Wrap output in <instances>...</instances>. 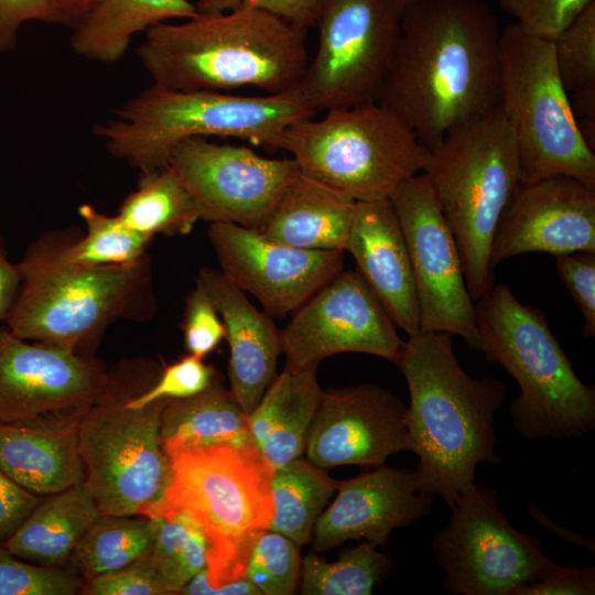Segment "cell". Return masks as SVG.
<instances>
[{
	"label": "cell",
	"instance_id": "obj_28",
	"mask_svg": "<svg viewBox=\"0 0 595 595\" xmlns=\"http://www.w3.org/2000/svg\"><path fill=\"white\" fill-rule=\"evenodd\" d=\"M197 14L190 0H95L71 28L69 45L85 60L117 63L136 34L171 19Z\"/></svg>",
	"mask_w": 595,
	"mask_h": 595
},
{
	"label": "cell",
	"instance_id": "obj_4",
	"mask_svg": "<svg viewBox=\"0 0 595 595\" xmlns=\"http://www.w3.org/2000/svg\"><path fill=\"white\" fill-rule=\"evenodd\" d=\"M172 475L151 517L186 513L207 541V564L177 594L238 595L251 545L273 516L272 470L255 446L220 445L167 455ZM149 517V518H151Z\"/></svg>",
	"mask_w": 595,
	"mask_h": 595
},
{
	"label": "cell",
	"instance_id": "obj_21",
	"mask_svg": "<svg viewBox=\"0 0 595 595\" xmlns=\"http://www.w3.org/2000/svg\"><path fill=\"white\" fill-rule=\"evenodd\" d=\"M433 497L420 494L414 470L386 465L338 482L333 500L318 517L312 536L315 551L349 540L388 545L390 533L428 515Z\"/></svg>",
	"mask_w": 595,
	"mask_h": 595
},
{
	"label": "cell",
	"instance_id": "obj_5",
	"mask_svg": "<svg viewBox=\"0 0 595 595\" xmlns=\"http://www.w3.org/2000/svg\"><path fill=\"white\" fill-rule=\"evenodd\" d=\"M314 115L298 89L239 96L151 84L93 131L110 154L143 173L169 165L174 149L192 138H237L280 149L286 128Z\"/></svg>",
	"mask_w": 595,
	"mask_h": 595
},
{
	"label": "cell",
	"instance_id": "obj_40",
	"mask_svg": "<svg viewBox=\"0 0 595 595\" xmlns=\"http://www.w3.org/2000/svg\"><path fill=\"white\" fill-rule=\"evenodd\" d=\"M594 0H498L529 34L553 42Z\"/></svg>",
	"mask_w": 595,
	"mask_h": 595
},
{
	"label": "cell",
	"instance_id": "obj_42",
	"mask_svg": "<svg viewBox=\"0 0 595 595\" xmlns=\"http://www.w3.org/2000/svg\"><path fill=\"white\" fill-rule=\"evenodd\" d=\"M80 593L86 595L170 594L150 555L83 582Z\"/></svg>",
	"mask_w": 595,
	"mask_h": 595
},
{
	"label": "cell",
	"instance_id": "obj_3",
	"mask_svg": "<svg viewBox=\"0 0 595 595\" xmlns=\"http://www.w3.org/2000/svg\"><path fill=\"white\" fill-rule=\"evenodd\" d=\"M306 31L242 4L159 23L144 32L138 56L159 87L227 91L251 86L286 94L298 89L309 64Z\"/></svg>",
	"mask_w": 595,
	"mask_h": 595
},
{
	"label": "cell",
	"instance_id": "obj_34",
	"mask_svg": "<svg viewBox=\"0 0 595 595\" xmlns=\"http://www.w3.org/2000/svg\"><path fill=\"white\" fill-rule=\"evenodd\" d=\"M78 214L85 223L86 234L73 244L54 246L60 260L86 267H107L130 264L147 257L152 237L128 227L118 215H106L89 204L80 205Z\"/></svg>",
	"mask_w": 595,
	"mask_h": 595
},
{
	"label": "cell",
	"instance_id": "obj_39",
	"mask_svg": "<svg viewBox=\"0 0 595 595\" xmlns=\"http://www.w3.org/2000/svg\"><path fill=\"white\" fill-rule=\"evenodd\" d=\"M216 376L202 358L187 355L165 367L152 385L132 394L127 404L141 409L159 400L188 398L206 390Z\"/></svg>",
	"mask_w": 595,
	"mask_h": 595
},
{
	"label": "cell",
	"instance_id": "obj_24",
	"mask_svg": "<svg viewBox=\"0 0 595 595\" xmlns=\"http://www.w3.org/2000/svg\"><path fill=\"white\" fill-rule=\"evenodd\" d=\"M316 370H283L248 415L252 444L271 470L304 454L323 393Z\"/></svg>",
	"mask_w": 595,
	"mask_h": 595
},
{
	"label": "cell",
	"instance_id": "obj_13",
	"mask_svg": "<svg viewBox=\"0 0 595 595\" xmlns=\"http://www.w3.org/2000/svg\"><path fill=\"white\" fill-rule=\"evenodd\" d=\"M450 509L447 524L431 542L447 593L517 595L556 564L543 553L538 537L507 520L493 488L474 482Z\"/></svg>",
	"mask_w": 595,
	"mask_h": 595
},
{
	"label": "cell",
	"instance_id": "obj_46",
	"mask_svg": "<svg viewBox=\"0 0 595 595\" xmlns=\"http://www.w3.org/2000/svg\"><path fill=\"white\" fill-rule=\"evenodd\" d=\"M41 499L0 469V543L15 532Z\"/></svg>",
	"mask_w": 595,
	"mask_h": 595
},
{
	"label": "cell",
	"instance_id": "obj_37",
	"mask_svg": "<svg viewBox=\"0 0 595 595\" xmlns=\"http://www.w3.org/2000/svg\"><path fill=\"white\" fill-rule=\"evenodd\" d=\"M553 48L567 94L595 87V0L553 41Z\"/></svg>",
	"mask_w": 595,
	"mask_h": 595
},
{
	"label": "cell",
	"instance_id": "obj_6",
	"mask_svg": "<svg viewBox=\"0 0 595 595\" xmlns=\"http://www.w3.org/2000/svg\"><path fill=\"white\" fill-rule=\"evenodd\" d=\"M479 351L502 366L520 392L510 402L515 430L527 440H572L595 429V388L575 374L544 313L505 283L475 302Z\"/></svg>",
	"mask_w": 595,
	"mask_h": 595
},
{
	"label": "cell",
	"instance_id": "obj_45",
	"mask_svg": "<svg viewBox=\"0 0 595 595\" xmlns=\"http://www.w3.org/2000/svg\"><path fill=\"white\" fill-rule=\"evenodd\" d=\"M29 22L54 23L48 0H0V54L15 48L19 31Z\"/></svg>",
	"mask_w": 595,
	"mask_h": 595
},
{
	"label": "cell",
	"instance_id": "obj_18",
	"mask_svg": "<svg viewBox=\"0 0 595 595\" xmlns=\"http://www.w3.org/2000/svg\"><path fill=\"white\" fill-rule=\"evenodd\" d=\"M208 238L221 272L271 317L293 313L344 269V251L292 247L232 223H210Z\"/></svg>",
	"mask_w": 595,
	"mask_h": 595
},
{
	"label": "cell",
	"instance_id": "obj_47",
	"mask_svg": "<svg viewBox=\"0 0 595 595\" xmlns=\"http://www.w3.org/2000/svg\"><path fill=\"white\" fill-rule=\"evenodd\" d=\"M327 0H242L246 7L272 13L286 22L307 30L316 26Z\"/></svg>",
	"mask_w": 595,
	"mask_h": 595
},
{
	"label": "cell",
	"instance_id": "obj_12",
	"mask_svg": "<svg viewBox=\"0 0 595 595\" xmlns=\"http://www.w3.org/2000/svg\"><path fill=\"white\" fill-rule=\"evenodd\" d=\"M412 0H327L298 91L314 113L377 102Z\"/></svg>",
	"mask_w": 595,
	"mask_h": 595
},
{
	"label": "cell",
	"instance_id": "obj_14",
	"mask_svg": "<svg viewBox=\"0 0 595 595\" xmlns=\"http://www.w3.org/2000/svg\"><path fill=\"white\" fill-rule=\"evenodd\" d=\"M111 380L91 357L0 325V423L76 426Z\"/></svg>",
	"mask_w": 595,
	"mask_h": 595
},
{
	"label": "cell",
	"instance_id": "obj_33",
	"mask_svg": "<svg viewBox=\"0 0 595 595\" xmlns=\"http://www.w3.org/2000/svg\"><path fill=\"white\" fill-rule=\"evenodd\" d=\"M391 567V556L369 541L343 550L333 562L309 553L302 558L300 591L304 595H369Z\"/></svg>",
	"mask_w": 595,
	"mask_h": 595
},
{
	"label": "cell",
	"instance_id": "obj_27",
	"mask_svg": "<svg viewBox=\"0 0 595 595\" xmlns=\"http://www.w3.org/2000/svg\"><path fill=\"white\" fill-rule=\"evenodd\" d=\"M102 516L86 486L79 483L42 497L3 544L24 561L65 567L79 540Z\"/></svg>",
	"mask_w": 595,
	"mask_h": 595
},
{
	"label": "cell",
	"instance_id": "obj_11",
	"mask_svg": "<svg viewBox=\"0 0 595 595\" xmlns=\"http://www.w3.org/2000/svg\"><path fill=\"white\" fill-rule=\"evenodd\" d=\"M132 394L112 379L76 429L83 484L105 516L151 517L172 475L160 435L167 400L134 409Z\"/></svg>",
	"mask_w": 595,
	"mask_h": 595
},
{
	"label": "cell",
	"instance_id": "obj_38",
	"mask_svg": "<svg viewBox=\"0 0 595 595\" xmlns=\"http://www.w3.org/2000/svg\"><path fill=\"white\" fill-rule=\"evenodd\" d=\"M82 586L68 569L24 561L0 543V595H73Z\"/></svg>",
	"mask_w": 595,
	"mask_h": 595
},
{
	"label": "cell",
	"instance_id": "obj_29",
	"mask_svg": "<svg viewBox=\"0 0 595 595\" xmlns=\"http://www.w3.org/2000/svg\"><path fill=\"white\" fill-rule=\"evenodd\" d=\"M160 435L167 455L220 445L253 446L248 415L218 376L195 396L166 401Z\"/></svg>",
	"mask_w": 595,
	"mask_h": 595
},
{
	"label": "cell",
	"instance_id": "obj_15",
	"mask_svg": "<svg viewBox=\"0 0 595 595\" xmlns=\"http://www.w3.org/2000/svg\"><path fill=\"white\" fill-rule=\"evenodd\" d=\"M389 199L410 256L420 331L457 335L479 350L475 301L456 241L426 176L420 173L404 181Z\"/></svg>",
	"mask_w": 595,
	"mask_h": 595
},
{
	"label": "cell",
	"instance_id": "obj_8",
	"mask_svg": "<svg viewBox=\"0 0 595 595\" xmlns=\"http://www.w3.org/2000/svg\"><path fill=\"white\" fill-rule=\"evenodd\" d=\"M20 286L4 325L21 338L88 350L119 318L145 315L153 301L148 256L130 264L86 267L64 262L47 241L18 263Z\"/></svg>",
	"mask_w": 595,
	"mask_h": 595
},
{
	"label": "cell",
	"instance_id": "obj_20",
	"mask_svg": "<svg viewBox=\"0 0 595 595\" xmlns=\"http://www.w3.org/2000/svg\"><path fill=\"white\" fill-rule=\"evenodd\" d=\"M595 252V190L567 176L521 184L495 232L493 268L518 255Z\"/></svg>",
	"mask_w": 595,
	"mask_h": 595
},
{
	"label": "cell",
	"instance_id": "obj_43",
	"mask_svg": "<svg viewBox=\"0 0 595 595\" xmlns=\"http://www.w3.org/2000/svg\"><path fill=\"white\" fill-rule=\"evenodd\" d=\"M558 274L583 316L582 335H595V252L554 256Z\"/></svg>",
	"mask_w": 595,
	"mask_h": 595
},
{
	"label": "cell",
	"instance_id": "obj_36",
	"mask_svg": "<svg viewBox=\"0 0 595 595\" xmlns=\"http://www.w3.org/2000/svg\"><path fill=\"white\" fill-rule=\"evenodd\" d=\"M300 547L283 534L264 529L255 539L244 576L264 595L294 594L300 583Z\"/></svg>",
	"mask_w": 595,
	"mask_h": 595
},
{
	"label": "cell",
	"instance_id": "obj_26",
	"mask_svg": "<svg viewBox=\"0 0 595 595\" xmlns=\"http://www.w3.org/2000/svg\"><path fill=\"white\" fill-rule=\"evenodd\" d=\"M76 429L0 423V469L40 497L83 483Z\"/></svg>",
	"mask_w": 595,
	"mask_h": 595
},
{
	"label": "cell",
	"instance_id": "obj_7",
	"mask_svg": "<svg viewBox=\"0 0 595 595\" xmlns=\"http://www.w3.org/2000/svg\"><path fill=\"white\" fill-rule=\"evenodd\" d=\"M422 173L454 236L476 302L495 285L493 239L521 185L517 144L500 107L451 128L430 150Z\"/></svg>",
	"mask_w": 595,
	"mask_h": 595
},
{
	"label": "cell",
	"instance_id": "obj_35",
	"mask_svg": "<svg viewBox=\"0 0 595 595\" xmlns=\"http://www.w3.org/2000/svg\"><path fill=\"white\" fill-rule=\"evenodd\" d=\"M151 561L170 594H177L207 564V541L199 527L184 512L154 517Z\"/></svg>",
	"mask_w": 595,
	"mask_h": 595
},
{
	"label": "cell",
	"instance_id": "obj_1",
	"mask_svg": "<svg viewBox=\"0 0 595 595\" xmlns=\"http://www.w3.org/2000/svg\"><path fill=\"white\" fill-rule=\"evenodd\" d=\"M499 33L485 0H412L377 102L431 150L498 105Z\"/></svg>",
	"mask_w": 595,
	"mask_h": 595
},
{
	"label": "cell",
	"instance_id": "obj_49",
	"mask_svg": "<svg viewBox=\"0 0 595 595\" xmlns=\"http://www.w3.org/2000/svg\"><path fill=\"white\" fill-rule=\"evenodd\" d=\"M54 15V24L72 28L95 0H48Z\"/></svg>",
	"mask_w": 595,
	"mask_h": 595
},
{
	"label": "cell",
	"instance_id": "obj_51",
	"mask_svg": "<svg viewBox=\"0 0 595 595\" xmlns=\"http://www.w3.org/2000/svg\"><path fill=\"white\" fill-rule=\"evenodd\" d=\"M195 6L201 14H217L241 7L242 0H196Z\"/></svg>",
	"mask_w": 595,
	"mask_h": 595
},
{
	"label": "cell",
	"instance_id": "obj_16",
	"mask_svg": "<svg viewBox=\"0 0 595 595\" xmlns=\"http://www.w3.org/2000/svg\"><path fill=\"white\" fill-rule=\"evenodd\" d=\"M284 370L316 368L340 353H363L394 365L404 340L388 312L358 273L342 270L304 302L280 331Z\"/></svg>",
	"mask_w": 595,
	"mask_h": 595
},
{
	"label": "cell",
	"instance_id": "obj_2",
	"mask_svg": "<svg viewBox=\"0 0 595 595\" xmlns=\"http://www.w3.org/2000/svg\"><path fill=\"white\" fill-rule=\"evenodd\" d=\"M397 366L410 393L405 424L420 494L440 496L451 507L475 482L480 463H500L495 416L506 385L496 378L475 379L461 366L453 335H410Z\"/></svg>",
	"mask_w": 595,
	"mask_h": 595
},
{
	"label": "cell",
	"instance_id": "obj_31",
	"mask_svg": "<svg viewBox=\"0 0 595 595\" xmlns=\"http://www.w3.org/2000/svg\"><path fill=\"white\" fill-rule=\"evenodd\" d=\"M338 480L325 468L299 457L271 473L273 516L268 529L300 548L312 541L314 526L333 498Z\"/></svg>",
	"mask_w": 595,
	"mask_h": 595
},
{
	"label": "cell",
	"instance_id": "obj_32",
	"mask_svg": "<svg viewBox=\"0 0 595 595\" xmlns=\"http://www.w3.org/2000/svg\"><path fill=\"white\" fill-rule=\"evenodd\" d=\"M154 521L145 516H102L75 547L67 569L83 582L150 555Z\"/></svg>",
	"mask_w": 595,
	"mask_h": 595
},
{
	"label": "cell",
	"instance_id": "obj_22",
	"mask_svg": "<svg viewBox=\"0 0 595 595\" xmlns=\"http://www.w3.org/2000/svg\"><path fill=\"white\" fill-rule=\"evenodd\" d=\"M345 251L397 327L420 332V311L407 242L389 198L356 202Z\"/></svg>",
	"mask_w": 595,
	"mask_h": 595
},
{
	"label": "cell",
	"instance_id": "obj_25",
	"mask_svg": "<svg viewBox=\"0 0 595 595\" xmlns=\"http://www.w3.org/2000/svg\"><path fill=\"white\" fill-rule=\"evenodd\" d=\"M355 205L299 172L257 230L292 247L345 252Z\"/></svg>",
	"mask_w": 595,
	"mask_h": 595
},
{
	"label": "cell",
	"instance_id": "obj_48",
	"mask_svg": "<svg viewBox=\"0 0 595 595\" xmlns=\"http://www.w3.org/2000/svg\"><path fill=\"white\" fill-rule=\"evenodd\" d=\"M20 286L18 263H12L0 238V323H3Z\"/></svg>",
	"mask_w": 595,
	"mask_h": 595
},
{
	"label": "cell",
	"instance_id": "obj_50",
	"mask_svg": "<svg viewBox=\"0 0 595 595\" xmlns=\"http://www.w3.org/2000/svg\"><path fill=\"white\" fill-rule=\"evenodd\" d=\"M529 510L531 516L536 519L537 522L545 527L553 534L558 536L560 539L582 545L589 551L594 552V541L587 537H581L573 531L562 528L550 520L541 510L534 508L532 505H529Z\"/></svg>",
	"mask_w": 595,
	"mask_h": 595
},
{
	"label": "cell",
	"instance_id": "obj_19",
	"mask_svg": "<svg viewBox=\"0 0 595 595\" xmlns=\"http://www.w3.org/2000/svg\"><path fill=\"white\" fill-rule=\"evenodd\" d=\"M405 415L402 400L376 383L323 390L303 455L325 469L382 466L410 448Z\"/></svg>",
	"mask_w": 595,
	"mask_h": 595
},
{
	"label": "cell",
	"instance_id": "obj_10",
	"mask_svg": "<svg viewBox=\"0 0 595 595\" xmlns=\"http://www.w3.org/2000/svg\"><path fill=\"white\" fill-rule=\"evenodd\" d=\"M499 101L517 144L521 184L567 176L595 190V154L556 69L553 42L518 23L499 33Z\"/></svg>",
	"mask_w": 595,
	"mask_h": 595
},
{
	"label": "cell",
	"instance_id": "obj_9",
	"mask_svg": "<svg viewBox=\"0 0 595 595\" xmlns=\"http://www.w3.org/2000/svg\"><path fill=\"white\" fill-rule=\"evenodd\" d=\"M280 149L300 172L355 201L389 198L424 171L430 150L378 102L326 111L289 126Z\"/></svg>",
	"mask_w": 595,
	"mask_h": 595
},
{
	"label": "cell",
	"instance_id": "obj_17",
	"mask_svg": "<svg viewBox=\"0 0 595 595\" xmlns=\"http://www.w3.org/2000/svg\"><path fill=\"white\" fill-rule=\"evenodd\" d=\"M206 209L209 223L258 229L299 174L291 159L261 156L245 145L192 138L172 152L170 163Z\"/></svg>",
	"mask_w": 595,
	"mask_h": 595
},
{
	"label": "cell",
	"instance_id": "obj_44",
	"mask_svg": "<svg viewBox=\"0 0 595 595\" xmlns=\"http://www.w3.org/2000/svg\"><path fill=\"white\" fill-rule=\"evenodd\" d=\"M595 567L555 564L544 576L522 587L517 595H593Z\"/></svg>",
	"mask_w": 595,
	"mask_h": 595
},
{
	"label": "cell",
	"instance_id": "obj_30",
	"mask_svg": "<svg viewBox=\"0 0 595 595\" xmlns=\"http://www.w3.org/2000/svg\"><path fill=\"white\" fill-rule=\"evenodd\" d=\"M117 215L128 227L152 238L187 235L199 220L209 221L206 209L170 164L141 173Z\"/></svg>",
	"mask_w": 595,
	"mask_h": 595
},
{
	"label": "cell",
	"instance_id": "obj_23",
	"mask_svg": "<svg viewBox=\"0 0 595 595\" xmlns=\"http://www.w3.org/2000/svg\"><path fill=\"white\" fill-rule=\"evenodd\" d=\"M216 306L226 331L230 356L229 390L247 415L277 377L280 331L272 317L248 300L220 269L204 267L196 280Z\"/></svg>",
	"mask_w": 595,
	"mask_h": 595
},
{
	"label": "cell",
	"instance_id": "obj_41",
	"mask_svg": "<svg viewBox=\"0 0 595 595\" xmlns=\"http://www.w3.org/2000/svg\"><path fill=\"white\" fill-rule=\"evenodd\" d=\"M182 332L188 355L202 359L226 338L225 325L216 306L197 282L186 299Z\"/></svg>",
	"mask_w": 595,
	"mask_h": 595
}]
</instances>
